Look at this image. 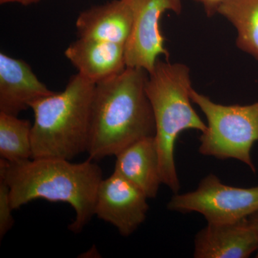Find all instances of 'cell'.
Returning <instances> with one entry per match:
<instances>
[{
    "mask_svg": "<svg viewBox=\"0 0 258 258\" xmlns=\"http://www.w3.org/2000/svg\"><path fill=\"white\" fill-rule=\"evenodd\" d=\"M147 71L126 67L96 83L87 152L90 159L115 156L129 145L155 135L154 112L146 93Z\"/></svg>",
    "mask_w": 258,
    "mask_h": 258,
    "instance_id": "1",
    "label": "cell"
},
{
    "mask_svg": "<svg viewBox=\"0 0 258 258\" xmlns=\"http://www.w3.org/2000/svg\"><path fill=\"white\" fill-rule=\"evenodd\" d=\"M0 175L9 186L13 210L40 199L71 205L76 217L69 228L75 233L94 216L97 191L103 179L101 168L90 159L81 163L55 158L10 163L0 158Z\"/></svg>",
    "mask_w": 258,
    "mask_h": 258,
    "instance_id": "2",
    "label": "cell"
},
{
    "mask_svg": "<svg viewBox=\"0 0 258 258\" xmlns=\"http://www.w3.org/2000/svg\"><path fill=\"white\" fill-rule=\"evenodd\" d=\"M96 84L77 74L61 92L32 103V159L72 160L87 152Z\"/></svg>",
    "mask_w": 258,
    "mask_h": 258,
    "instance_id": "3",
    "label": "cell"
},
{
    "mask_svg": "<svg viewBox=\"0 0 258 258\" xmlns=\"http://www.w3.org/2000/svg\"><path fill=\"white\" fill-rule=\"evenodd\" d=\"M146 93L155 120L154 138L157 143L162 184L174 193L179 192L174 149L178 137L185 130L207 129L191 106L190 71L186 64L158 60L149 73Z\"/></svg>",
    "mask_w": 258,
    "mask_h": 258,
    "instance_id": "4",
    "label": "cell"
},
{
    "mask_svg": "<svg viewBox=\"0 0 258 258\" xmlns=\"http://www.w3.org/2000/svg\"><path fill=\"white\" fill-rule=\"evenodd\" d=\"M190 96L208 120L206 131L200 139V154L219 159H237L255 172L251 150L258 141V101L247 106H225L193 88Z\"/></svg>",
    "mask_w": 258,
    "mask_h": 258,
    "instance_id": "5",
    "label": "cell"
},
{
    "mask_svg": "<svg viewBox=\"0 0 258 258\" xmlns=\"http://www.w3.org/2000/svg\"><path fill=\"white\" fill-rule=\"evenodd\" d=\"M171 211L196 212L208 223H226L248 218L258 212V186L240 188L224 184L213 174L205 176L198 189L176 193L168 203Z\"/></svg>",
    "mask_w": 258,
    "mask_h": 258,
    "instance_id": "6",
    "label": "cell"
},
{
    "mask_svg": "<svg viewBox=\"0 0 258 258\" xmlns=\"http://www.w3.org/2000/svg\"><path fill=\"white\" fill-rule=\"evenodd\" d=\"M133 23L125 45L126 67L145 70L148 74L155 67L159 57L169 60V51L160 28L161 16L167 11L180 14L181 0H129Z\"/></svg>",
    "mask_w": 258,
    "mask_h": 258,
    "instance_id": "7",
    "label": "cell"
},
{
    "mask_svg": "<svg viewBox=\"0 0 258 258\" xmlns=\"http://www.w3.org/2000/svg\"><path fill=\"white\" fill-rule=\"evenodd\" d=\"M148 199L138 186L113 171L99 185L94 215L128 237L145 221L149 209Z\"/></svg>",
    "mask_w": 258,
    "mask_h": 258,
    "instance_id": "8",
    "label": "cell"
},
{
    "mask_svg": "<svg viewBox=\"0 0 258 258\" xmlns=\"http://www.w3.org/2000/svg\"><path fill=\"white\" fill-rule=\"evenodd\" d=\"M53 93L25 61L0 53V113L18 116L34 102Z\"/></svg>",
    "mask_w": 258,
    "mask_h": 258,
    "instance_id": "9",
    "label": "cell"
},
{
    "mask_svg": "<svg viewBox=\"0 0 258 258\" xmlns=\"http://www.w3.org/2000/svg\"><path fill=\"white\" fill-rule=\"evenodd\" d=\"M257 234L248 219L208 223L195 236L196 258H247L257 250Z\"/></svg>",
    "mask_w": 258,
    "mask_h": 258,
    "instance_id": "10",
    "label": "cell"
},
{
    "mask_svg": "<svg viewBox=\"0 0 258 258\" xmlns=\"http://www.w3.org/2000/svg\"><path fill=\"white\" fill-rule=\"evenodd\" d=\"M64 55L78 74L95 84L126 68L125 45L121 44L79 37L68 47Z\"/></svg>",
    "mask_w": 258,
    "mask_h": 258,
    "instance_id": "11",
    "label": "cell"
},
{
    "mask_svg": "<svg viewBox=\"0 0 258 258\" xmlns=\"http://www.w3.org/2000/svg\"><path fill=\"white\" fill-rule=\"evenodd\" d=\"M133 23L129 0H112L84 10L78 17L76 30L80 38L125 45Z\"/></svg>",
    "mask_w": 258,
    "mask_h": 258,
    "instance_id": "12",
    "label": "cell"
},
{
    "mask_svg": "<svg viewBox=\"0 0 258 258\" xmlns=\"http://www.w3.org/2000/svg\"><path fill=\"white\" fill-rule=\"evenodd\" d=\"M115 157L114 171L138 186L148 198L157 196L162 181L154 136L134 142Z\"/></svg>",
    "mask_w": 258,
    "mask_h": 258,
    "instance_id": "13",
    "label": "cell"
},
{
    "mask_svg": "<svg viewBox=\"0 0 258 258\" xmlns=\"http://www.w3.org/2000/svg\"><path fill=\"white\" fill-rule=\"evenodd\" d=\"M217 13L237 30V47L258 60V0H225Z\"/></svg>",
    "mask_w": 258,
    "mask_h": 258,
    "instance_id": "14",
    "label": "cell"
},
{
    "mask_svg": "<svg viewBox=\"0 0 258 258\" xmlns=\"http://www.w3.org/2000/svg\"><path fill=\"white\" fill-rule=\"evenodd\" d=\"M32 126L30 120L0 113V156L8 162L32 159Z\"/></svg>",
    "mask_w": 258,
    "mask_h": 258,
    "instance_id": "15",
    "label": "cell"
},
{
    "mask_svg": "<svg viewBox=\"0 0 258 258\" xmlns=\"http://www.w3.org/2000/svg\"><path fill=\"white\" fill-rule=\"evenodd\" d=\"M13 211L9 186L4 176L0 175V239H3L14 225Z\"/></svg>",
    "mask_w": 258,
    "mask_h": 258,
    "instance_id": "16",
    "label": "cell"
},
{
    "mask_svg": "<svg viewBox=\"0 0 258 258\" xmlns=\"http://www.w3.org/2000/svg\"><path fill=\"white\" fill-rule=\"evenodd\" d=\"M195 1L203 5L206 14L208 16L211 17L212 15L217 14V8L225 0H195Z\"/></svg>",
    "mask_w": 258,
    "mask_h": 258,
    "instance_id": "17",
    "label": "cell"
},
{
    "mask_svg": "<svg viewBox=\"0 0 258 258\" xmlns=\"http://www.w3.org/2000/svg\"><path fill=\"white\" fill-rule=\"evenodd\" d=\"M40 0H0V4L5 5L8 3H18L24 6H28V5L35 4L39 3Z\"/></svg>",
    "mask_w": 258,
    "mask_h": 258,
    "instance_id": "18",
    "label": "cell"
},
{
    "mask_svg": "<svg viewBox=\"0 0 258 258\" xmlns=\"http://www.w3.org/2000/svg\"><path fill=\"white\" fill-rule=\"evenodd\" d=\"M247 219H248L249 223L252 226L254 231H255L256 234H257L258 240V212H255L253 215H250ZM257 251V256H256V257L258 258V247Z\"/></svg>",
    "mask_w": 258,
    "mask_h": 258,
    "instance_id": "19",
    "label": "cell"
}]
</instances>
